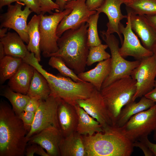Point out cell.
Masks as SVG:
<instances>
[{
  "label": "cell",
  "mask_w": 156,
  "mask_h": 156,
  "mask_svg": "<svg viewBox=\"0 0 156 156\" xmlns=\"http://www.w3.org/2000/svg\"><path fill=\"white\" fill-rule=\"evenodd\" d=\"M28 132L21 120L5 101L0 103V156H23Z\"/></svg>",
  "instance_id": "6da1fadb"
},
{
  "label": "cell",
  "mask_w": 156,
  "mask_h": 156,
  "mask_svg": "<svg viewBox=\"0 0 156 156\" xmlns=\"http://www.w3.org/2000/svg\"><path fill=\"white\" fill-rule=\"evenodd\" d=\"M88 27L86 22L65 31L57 40L58 51L46 57H61L77 75L84 72L89 48L87 44Z\"/></svg>",
  "instance_id": "7a4b0ae2"
},
{
  "label": "cell",
  "mask_w": 156,
  "mask_h": 156,
  "mask_svg": "<svg viewBox=\"0 0 156 156\" xmlns=\"http://www.w3.org/2000/svg\"><path fill=\"white\" fill-rule=\"evenodd\" d=\"M83 137L87 156H130L133 151V142L115 126Z\"/></svg>",
  "instance_id": "3957f363"
},
{
  "label": "cell",
  "mask_w": 156,
  "mask_h": 156,
  "mask_svg": "<svg viewBox=\"0 0 156 156\" xmlns=\"http://www.w3.org/2000/svg\"><path fill=\"white\" fill-rule=\"evenodd\" d=\"M34 54L31 55L27 63L42 74L47 81L51 94L75 106L79 99L87 98L94 87L91 83L85 81L76 82L71 78L60 74L54 75L47 72L39 63Z\"/></svg>",
  "instance_id": "277c9868"
},
{
  "label": "cell",
  "mask_w": 156,
  "mask_h": 156,
  "mask_svg": "<svg viewBox=\"0 0 156 156\" xmlns=\"http://www.w3.org/2000/svg\"><path fill=\"white\" fill-rule=\"evenodd\" d=\"M136 81L130 76L119 79L102 88L100 91L108 115L115 126L122 109L132 101Z\"/></svg>",
  "instance_id": "5b68a950"
},
{
  "label": "cell",
  "mask_w": 156,
  "mask_h": 156,
  "mask_svg": "<svg viewBox=\"0 0 156 156\" xmlns=\"http://www.w3.org/2000/svg\"><path fill=\"white\" fill-rule=\"evenodd\" d=\"M100 33L102 38L109 49L111 54L110 72L103 82L102 89L119 79L130 76L133 70L139 65L140 61H129L125 59L119 53V42L116 36L104 30L101 31Z\"/></svg>",
  "instance_id": "8992f818"
},
{
  "label": "cell",
  "mask_w": 156,
  "mask_h": 156,
  "mask_svg": "<svg viewBox=\"0 0 156 156\" xmlns=\"http://www.w3.org/2000/svg\"><path fill=\"white\" fill-rule=\"evenodd\" d=\"M72 10L71 8H67L63 11H56L48 15L40 14V49L44 57L58 51L57 41L59 37L56 34L57 27L63 18L70 14Z\"/></svg>",
  "instance_id": "52a82bcc"
},
{
  "label": "cell",
  "mask_w": 156,
  "mask_h": 156,
  "mask_svg": "<svg viewBox=\"0 0 156 156\" xmlns=\"http://www.w3.org/2000/svg\"><path fill=\"white\" fill-rule=\"evenodd\" d=\"M156 125V103L149 109L131 117L122 126L116 127L132 142L148 136Z\"/></svg>",
  "instance_id": "ba28073f"
},
{
  "label": "cell",
  "mask_w": 156,
  "mask_h": 156,
  "mask_svg": "<svg viewBox=\"0 0 156 156\" xmlns=\"http://www.w3.org/2000/svg\"><path fill=\"white\" fill-rule=\"evenodd\" d=\"M60 99L50 94L45 100H41L35 115L31 129L27 138L29 139L42 130L53 126L60 130L57 118V109Z\"/></svg>",
  "instance_id": "9c48e42d"
},
{
  "label": "cell",
  "mask_w": 156,
  "mask_h": 156,
  "mask_svg": "<svg viewBox=\"0 0 156 156\" xmlns=\"http://www.w3.org/2000/svg\"><path fill=\"white\" fill-rule=\"evenodd\" d=\"M140 61L130 76L136 81V90L132 101L141 97L154 88L156 77V59L153 54Z\"/></svg>",
  "instance_id": "30bf717a"
},
{
  "label": "cell",
  "mask_w": 156,
  "mask_h": 156,
  "mask_svg": "<svg viewBox=\"0 0 156 156\" xmlns=\"http://www.w3.org/2000/svg\"><path fill=\"white\" fill-rule=\"evenodd\" d=\"M23 5L21 2L18 1L14 5L8 6L7 12L0 15V27L14 30L28 44L29 38L27 21L32 11L27 6L22 10L21 8Z\"/></svg>",
  "instance_id": "8fae6325"
},
{
  "label": "cell",
  "mask_w": 156,
  "mask_h": 156,
  "mask_svg": "<svg viewBox=\"0 0 156 156\" xmlns=\"http://www.w3.org/2000/svg\"><path fill=\"white\" fill-rule=\"evenodd\" d=\"M86 0H71L64 9L71 8L72 11L62 19L57 27L56 34L60 37L66 30L74 29L86 23L90 16L96 13V10H90L86 4Z\"/></svg>",
  "instance_id": "7c38bea8"
},
{
  "label": "cell",
  "mask_w": 156,
  "mask_h": 156,
  "mask_svg": "<svg viewBox=\"0 0 156 156\" xmlns=\"http://www.w3.org/2000/svg\"><path fill=\"white\" fill-rule=\"evenodd\" d=\"M126 25L120 23L119 26L120 32L124 37V39L119 51L124 58L132 56L136 60L142 59L153 55L152 51L145 48L141 44L138 36L132 29L129 14L127 13Z\"/></svg>",
  "instance_id": "4fadbf2b"
},
{
  "label": "cell",
  "mask_w": 156,
  "mask_h": 156,
  "mask_svg": "<svg viewBox=\"0 0 156 156\" xmlns=\"http://www.w3.org/2000/svg\"><path fill=\"white\" fill-rule=\"evenodd\" d=\"M77 104L96 120L104 130L113 126L100 91L95 88L87 98L79 99Z\"/></svg>",
  "instance_id": "5bb4252c"
},
{
  "label": "cell",
  "mask_w": 156,
  "mask_h": 156,
  "mask_svg": "<svg viewBox=\"0 0 156 156\" xmlns=\"http://www.w3.org/2000/svg\"><path fill=\"white\" fill-rule=\"evenodd\" d=\"M63 137L59 129L52 126L31 136L28 139V144L39 145L46 150L49 156H60L59 146Z\"/></svg>",
  "instance_id": "9a60e30c"
},
{
  "label": "cell",
  "mask_w": 156,
  "mask_h": 156,
  "mask_svg": "<svg viewBox=\"0 0 156 156\" xmlns=\"http://www.w3.org/2000/svg\"><path fill=\"white\" fill-rule=\"evenodd\" d=\"M127 0H105L103 3L96 10L98 13H103L107 16L108 22L106 24V32L109 34L116 33L118 35L122 44L123 41L121 34L120 32L119 26L120 21L127 18V15L122 14L120 6L126 2Z\"/></svg>",
  "instance_id": "2e32d148"
},
{
  "label": "cell",
  "mask_w": 156,
  "mask_h": 156,
  "mask_svg": "<svg viewBox=\"0 0 156 156\" xmlns=\"http://www.w3.org/2000/svg\"><path fill=\"white\" fill-rule=\"evenodd\" d=\"M129 15L131 26L141 41L143 46L153 52L156 44V33L144 15L135 14L127 10Z\"/></svg>",
  "instance_id": "e0dca14e"
},
{
  "label": "cell",
  "mask_w": 156,
  "mask_h": 156,
  "mask_svg": "<svg viewBox=\"0 0 156 156\" xmlns=\"http://www.w3.org/2000/svg\"><path fill=\"white\" fill-rule=\"evenodd\" d=\"M60 130L63 137L76 131L78 115L74 106L60 99L57 109Z\"/></svg>",
  "instance_id": "ac0fdd59"
},
{
  "label": "cell",
  "mask_w": 156,
  "mask_h": 156,
  "mask_svg": "<svg viewBox=\"0 0 156 156\" xmlns=\"http://www.w3.org/2000/svg\"><path fill=\"white\" fill-rule=\"evenodd\" d=\"M35 69L23 61L16 73L9 79L8 86L15 92L27 94Z\"/></svg>",
  "instance_id": "d6986e66"
},
{
  "label": "cell",
  "mask_w": 156,
  "mask_h": 156,
  "mask_svg": "<svg viewBox=\"0 0 156 156\" xmlns=\"http://www.w3.org/2000/svg\"><path fill=\"white\" fill-rule=\"evenodd\" d=\"M111 68L110 58L99 62L94 68L79 74L77 76L81 80L91 83L100 91L103 82L110 73Z\"/></svg>",
  "instance_id": "ffe728a7"
},
{
  "label": "cell",
  "mask_w": 156,
  "mask_h": 156,
  "mask_svg": "<svg viewBox=\"0 0 156 156\" xmlns=\"http://www.w3.org/2000/svg\"><path fill=\"white\" fill-rule=\"evenodd\" d=\"M59 146L61 156H87L83 135L76 131L63 137Z\"/></svg>",
  "instance_id": "44dd1931"
},
{
  "label": "cell",
  "mask_w": 156,
  "mask_h": 156,
  "mask_svg": "<svg viewBox=\"0 0 156 156\" xmlns=\"http://www.w3.org/2000/svg\"><path fill=\"white\" fill-rule=\"evenodd\" d=\"M6 55L24 60L30 53L27 46L16 32H8L4 37L0 38Z\"/></svg>",
  "instance_id": "7402d4cb"
},
{
  "label": "cell",
  "mask_w": 156,
  "mask_h": 156,
  "mask_svg": "<svg viewBox=\"0 0 156 156\" xmlns=\"http://www.w3.org/2000/svg\"><path fill=\"white\" fill-rule=\"evenodd\" d=\"M138 102L132 101L121 109L116 125L120 127L124 125L133 116L151 108L156 104L153 100L144 96Z\"/></svg>",
  "instance_id": "603a6c76"
},
{
  "label": "cell",
  "mask_w": 156,
  "mask_h": 156,
  "mask_svg": "<svg viewBox=\"0 0 156 156\" xmlns=\"http://www.w3.org/2000/svg\"><path fill=\"white\" fill-rule=\"evenodd\" d=\"M78 115L76 131L82 135L91 136L97 132H103L100 124L77 104L75 106Z\"/></svg>",
  "instance_id": "cb8c5ba5"
},
{
  "label": "cell",
  "mask_w": 156,
  "mask_h": 156,
  "mask_svg": "<svg viewBox=\"0 0 156 156\" xmlns=\"http://www.w3.org/2000/svg\"><path fill=\"white\" fill-rule=\"evenodd\" d=\"M40 15H34L27 24V33L29 42L27 47L28 50L34 53L35 57L40 62L41 61L40 49V34L39 25Z\"/></svg>",
  "instance_id": "d4e9b609"
},
{
  "label": "cell",
  "mask_w": 156,
  "mask_h": 156,
  "mask_svg": "<svg viewBox=\"0 0 156 156\" xmlns=\"http://www.w3.org/2000/svg\"><path fill=\"white\" fill-rule=\"evenodd\" d=\"M51 93L50 88L47 79L35 68L27 95L30 98L36 97L41 100H44L49 96Z\"/></svg>",
  "instance_id": "484cf974"
},
{
  "label": "cell",
  "mask_w": 156,
  "mask_h": 156,
  "mask_svg": "<svg viewBox=\"0 0 156 156\" xmlns=\"http://www.w3.org/2000/svg\"><path fill=\"white\" fill-rule=\"evenodd\" d=\"M23 61L22 59L6 55L0 60V82L3 84L16 73Z\"/></svg>",
  "instance_id": "4316f807"
},
{
  "label": "cell",
  "mask_w": 156,
  "mask_h": 156,
  "mask_svg": "<svg viewBox=\"0 0 156 156\" xmlns=\"http://www.w3.org/2000/svg\"><path fill=\"white\" fill-rule=\"evenodd\" d=\"M127 10L139 15L156 14V0H127Z\"/></svg>",
  "instance_id": "83f0119b"
},
{
  "label": "cell",
  "mask_w": 156,
  "mask_h": 156,
  "mask_svg": "<svg viewBox=\"0 0 156 156\" xmlns=\"http://www.w3.org/2000/svg\"><path fill=\"white\" fill-rule=\"evenodd\" d=\"M1 95L10 101L13 110L17 115L24 111L31 98L27 94L14 92L8 86L5 88Z\"/></svg>",
  "instance_id": "f1b7e54d"
},
{
  "label": "cell",
  "mask_w": 156,
  "mask_h": 156,
  "mask_svg": "<svg viewBox=\"0 0 156 156\" xmlns=\"http://www.w3.org/2000/svg\"><path fill=\"white\" fill-rule=\"evenodd\" d=\"M108 47L106 44L102 43L96 46L89 47L86 65L90 66L94 63L109 59L111 55L105 51Z\"/></svg>",
  "instance_id": "f546056e"
},
{
  "label": "cell",
  "mask_w": 156,
  "mask_h": 156,
  "mask_svg": "<svg viewBox=\"0 0 156 156\" xmlns=\"http://www.w3.org/2000/svg\"><path fill=\"white\" fill-rule=\"evenodd\" d=\"M99 14L97 12L91 15L87 21L88 23L87 44L89 47L95 46L101 44L97 31V25Z\"/></svg>",
  "instance_id": "4dcf8cb0"
},
{
  "label": "cell",
  "mask_w": 156,
  "mask_h": 156,
  "mask_svg": "<svg viewBox=\"0 0 156 156\" xmlns=\"http://www.w3.org/2000/svg\"><path fill=\"white\" fill-rule=\"evenodd\" d=\"M49 64L52 67L57 69L62 75L69 77L76 82L83 81L80 79L72 69L66 64L60 57L51 56L49 60Z\"/></svg>",
  "instance_id": "1f68e13d"
},
{
  "label": "cell",
  "mask_w": 156,
  "mask_h": 156,
  "mask_svg": "<svg viewBox=\"0 0 156 156\" xmlns=\"http://www.w3.org/2000/svg\"><path fill=\"white\" fill-rule=\"evenodd\" d=\"M35 113L29 111H23L18 116L22 120L24 126L28 132L31 128L35 118Z\"/></svg>",
  "instance_id": "d6a6232c"
},
{
  "label": "cell",
  "mask_w": 156,
  "mask_h": 156,
  "mask_svg": "<svg viewBox=\"0 0 156 156\" xmlns=\"http://www.w3.org/2000/svg\"><path fill=\"white\" fill-rule=\"evenodd\" d=\"M41 13L44 14L48 12L50 14H53L52 11L54 10L60 11L58 5L52 0H40Z\"/></svg>",
  "instance_id": "836d02e7"
},
{
  "label": "cell",
  "mask_w": 156,
  "mask_h": 156,
  "mask_svg": "<svg viewBox=\"0 0 156 156\" xmlns=\"http://www.w3.org/2000/svg\"><path fill=\"white\" fill-rule=\"evenodd\" d=\"M43 149L37 144H30L26 147L25 155L26 156H33L36 154L41 156H49Z\"/></svg>",
  "instance_id": "e575fe53"
},
{
  "label": "cell",
  "mask_w": 156,
  "mask_h": 156,
  "mask_svg": "<svg viewBox=\"0 0 156 156\" xmlns=\"http://www.w3.org/2000/svg\"><path fill=\"white\" fill-rule=\"evenodd\" d=\"M37 15L41 13L40 0H19Z\"/></svg>",
  "instance_id": "d590c367"
},
{
  "label": "cell",
  "mask_w": 156,
  "mask_h": 156,
  "mask_svg": "<svg viewBox=\"0 0 156 156\" xmlns=\"http://www.w3.org/2000/svg\"><path fill=\"white\" fill-rule=\"evenodd\" d=\"M41 100L36 97H31L26 105L24 111L36 113L40 104Z\"/></svg>",
  "instance_id": "8d00e7d4"
},
{
  "label": "cell",
  "mask_w": 156,
  "mask_h": 156,
  "mask_svg": "<svg viewBox=\"0 0 156 156\" xmlns=\"http://www.w3.org/2000/svg\"><path fill=\"white\" fill-rule=\"evenodd\" d=\"M134 147H138L143 152L145 156H153L154 155L147 144L143 140H139L133 143Z\"/></svg>",
  "instance_id": "74e56055"
},
{
  "label": "cell",
  "mask_w": 156,
  "mask_h": 156,
  "mask_svg": "<svg viewBox=\"0 0 156 156\" xmlns=\"http://www.w3.org/2000/svg\"><path fill=\"white\" fill-rule=\"evenodd\" d=\"M105 0H86V4L88 8L91 11H95L100 7Z\"/></svg>",
  "instance_id": "f35d334b"
},
{
  "label": "cell",
  "mask_w": 156,
  "mask_h": 156,
  "mask_svg": "<svg viewBox=\"0 0 156 156\" xmlns=\"http://www.w3.org/2000/svg\"><path fill=\"white\" fill-rule=\"evenodd\" d=\"M144 16L148 22L156 33V14Z\"/></svg>",
  "instance_id": "ab89813d"
},
{
  "label": "cell",
  "mask_w": 156,
  "mask_h": 156,
  "mask_svg": "<svg viewBox=\"0 0 156 156\" xmlns=\"http://www.w3.org/2000/svg\"><path fill=\"white\" fill-rule=\"evenodd\" d=\"M140 140L143 141L147 144L153 154L154 156H156V144L151 142L148 139V136L142 138L140 139L139 140Z\"/></svg>",
  "instance_id": "60d3db41"
},
{
  "label": "cell",
  "mask_w": 156,
  "mask_h": 156,
  "mask_svg": "<svg viewBox=\"0 0 156 156\" xmlns=\"http://www.w3.org/2000/svg\"><path fill=\"white\" fill-rule=\"evenodd\" d=\"M144 96L151 99L156 103V79L153 89Z\"/></svg>",
  "instance_id": "b9f144b4"
},
{
  "label": "cell",
  "mask_w": 156,
  "mask_h": 156,
  "mask_svg": "<svg viewBox=\"0 0 156 156\" xmlns=\"http://www.w3.org/2000/svg\"><path fill=\"white\" fill-rule=\"evenodd\" d=\"M55 3L60 8V11H63L66 4L71 0H55Z\"/></svg>",
  "instance_id": "7bdbcfd3"
},
{
  "label": "cell",
  "mask_w": 156,
  "mask_h": 156,
  "mask_svg": "<svg viewBox=\"0 0 156 156\" xmlns=\"http://www.w3.org/2000/svg\"><path fill=\"white\" fill-rule=\"evenodd\" d=\"M19 1V0H0V8H1L3 7L8 6L14 2Z\"/></svg>",
  "instance_id": "ee69618b"
},
{
  "label": "cell",
  "mask_w": 156,
  "mask_h": 156,
  "mask_svg": "<svg viewBox=\"0 0 156 156\" xmlns=\"http://www.w3.org/2000/svg\"><path fill=\"white\" fill-rule=\"evenodd\" d=\"M6 55L4 47L0 42V60L3 58Z\"/></svg>",
  "instance_id": "f6af8a7d"
},
{
  "label": "cell",
  "mask_w": 156,
  "mask_h": 156,
  "mask_svg": "<svg viewBox=\"0 0 156 156\" xmlns=\"http://www.w3.org/2000/svg\"><path fill=\"white\" fill-rule=\"evenodd\" d=\"M8 28L3 27L0 29V38H2L5 37L7 33Z\"/></svg>",
  "instance_id": "bcb514c9"
},
{
  "label": "cell",
  "mask_w": 156,
  "mask_h": 156,
  "mask_svg": "<svg viewBox=\"0 0 156 156\" xmlns=\"http://www.w3.org/2000/svg\"><path fill=\"white\" fill-rule=\"evenodd\" d=\"M153 131V140L155 141H156V125Z\"/></svg>",
  "instance_id": "7dc6e473"
},
{
  "label": "cell",
  "mask_w": 156,
  "mask_h": 156,
  "mask_svg": "<svg viewBox=\"0 0 156 156\" xmlns=\"http://www.w3.org/2000/svg\"><path fill=\"white\" fill-rule=\"evenodd\" d=\"M153 52L154 55L156 59V44L153 48Z\"/></svg>",
  "instance_id": "c3c4849f"
}]
</instances>
